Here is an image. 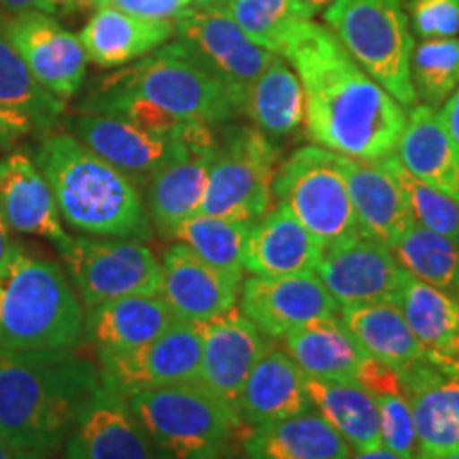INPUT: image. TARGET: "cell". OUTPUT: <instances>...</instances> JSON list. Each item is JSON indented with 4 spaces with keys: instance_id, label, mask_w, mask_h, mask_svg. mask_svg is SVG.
Instances as JSON below:
<instances>
[{
    "instance_id": "cell-1",
    "label": "cell",
    "mask_w": 459,
    "mask_h": 459,
    "mask_svg": "<svg viewBox=\"0 0 459 459\" xmlns=\"http://www.w3.org/2000/svg\"><path fill=\"white\" fill-rule=\"evenodd\" d=\"M304 91V132L338 156L381 162L394 156L406 108L344 49L328 26L304 20L283 54Z\"/></svg>"
},
{
    "instance_id": "cell-2",
    "label": "cell",
    "mask_w": 459,
    "mask_h": 459,
    "mask_svg": "<svg viewBox=\"0 0 459 459\" xmlns=\"http://www.w3.org/2000/svg\"><path fill=\"white\" fill-rule=\"evenodd\" d=\"M100 385L99 366L74 349H0V436L15 451L49 457Z\"/></svg>"
},
{
    "instance_id": "cell-3",
    "label": "cell",
    "mask_w": 459,
    "mask_h": 459,
    "mask_svg": "<svg viewBox=\"0 0 459 459\" xmlns=\"http://www.w3.org/2000/svg\"><path fill=\"white\" fill-rule=\"evenodd\" d=\"M34 162L49 183L62 223L88 237H152V220L141 189L71 132L45 136Z\"/></svg>"
},
{
    "instance_id": "cell-4",
    "label": "cell",
    "mask_w": 459,
    "mask_h": 459,
    "mask_svg": "<svg viewBox=\"0 0 459 459\" xmlns=\"http://www.w3.org/2000/svg\"><path fill=\"white\" fill-rule=\"evenodd\" d=\"M85 341V308L65 268L15 245L0 266V349L57 351Z\"/></svg>"
},
{
    "instance_id": "cell-5",
    "label": "cell",
    "mask_w": 459,
    "mask_h": 459,
    "mask_svg": "<svg viewBox=\"0 0 459 459\" xmlns=\"http://www.w3.org/2000/svg\"><path fill=\"white\" fill-rule=\"evenodd\" d=\"M128 406L145 432L156 459H221L247 434L228 402L198 381L128 395Z\"/></svg>"
},
{
    "instance_id": "cell-6",
    "label": "cell",
    "mask_w": 459,
    "mask_h": 459,
    "mask_svg": "<svg viewBox=\"0 0 459 459\" xmlns=\"http://www.w3.org/2000/svg\"><path fill=\"white\" fill-rule=\"evenodd\" d=\"M96 88L124 91L175 115L181 122L226 126L238 117V105L220 79L213 77L181 48L170 43L152 51L136 65L119 68Z\"/></svg>"
},
{
    "instance_id": "cell-7",
    "label": "cell",
    "mask_w": 459,
    "mask_h": 459,
    "mask_svg": "<svg viewBox=\"0 0 459 459\" xmlns=\"http://www.w3.org/2000/svg\"><path fill=\"white\" fill-rule=\"evenodd\" d=\"M324 20L353 60L406 111L417 105L409 0H336L324 9Z\"/></svg>"
},
{
    "instance_id": "cell-8",
    "label": "cell",
    "mask_w": 459,
    "mask_h": 459,
    "mask_svg": "<svg viewBox=\"0 0 459 459\" xmlns=\"http://www.w3.org/2000/svg\"><path fill=\"white\" fill-rule=\"evenodd\" d=\"M273 196L324 249L361 234L338 153L328 149H296L274 175Z\"/></svg>"
},
{
    "instance_id": "cell-9",
    "label": "cell",
    "mask_w": 459,
    "mask_h": 459,
    "mask_svg": "<svg viewBox=\"0 0 459 459\" xmlns=\"http://www.w3.org/2000/svg\"><path fill=\"white\" fill-rule=\"evenodd\" d=\"M279 149L255 126H226L217 136L203 204L198 213L257 221L273 206Z\"/></svg>"
},
{
    "instance_id": "cell-10",
    "label": "cell",
    "mask_w": 459,
    "mask_h": 459,
    "mask_svg": "<svg viewBox=\"0 0 459 459\" xmlns=\"http://www.w3.org/2000/svg\"><path fill=\"white\" fill-rule=\"evenodd\" d=\"M56 249L83 308L160 291V260L143 240L77 234Z\"/></svg>"
},
{
    "instance_id": "cell-11",
    "label": "cell",
    "mask_w": 459,
    "mask_h": 459,
    "mask_svg": "<svg viewBox=\"0 0 459 459\" xmlns=\"http://www.w3.org/2000/svg\"><path fill=\"white\" fill-rule=\"evenodd\" d=\"M172 22L177 43L220 79L238 105V111H243L247 91L271 65L273 51L251 41L223 9L189 4Z\"/></svg>"
},
{
    "instance_id": "cell-12",
    "label": "cell",
    "mask_w": 459,
    "mask_h": 459,
    "mask_svg": "<svg viewBox=\"0 0 459 459\" xmlns=\"http://www.w3.org/2000/svg\"><path fill=\"white\" fill-rule=\"evenodd\" d=\"M203 353L200 324L175 321L164 334L124 353H99L102 383L128 398L149 389L196 381Z\"/></svg>"
},
{
    "instance_id": "cell-13",
    "label": "cell",
    "mask_w": 459,
    "mask_h": 459,
    "mask_svg": "<svg viewBox=\"0 0 459 459\" xmlns=\"http://www.w3.org/2000/svg\"><path fill=\"white\" fill-rule=\"evenodd\" d=\"M68 128L74 139H79L96 156L122 170L141 189L147 187L149 179L164 164H169L187 145V141L200 128H204V124H194L181 136H164L143 130L113 115L82 111L71 117Z\"/></svg>"
},
{
    "instance_id": "cell-14",
    "label": "cell",
    "mask_w": 459,
    "mask_h": 459,
    "mask_svg": "<svg viewBox=\"0 0 459 459\" xmlns=\"http://www.w3.org/2000/svg\"><path fill=\"white\" fill-rule=\"evenodd\" d=\"M315 274L341 308L353 304L394 302L406 273L395 260L392 247L358 234L325 247Z\"/></svg>"
},
{
    "instance_id": "cell-15",
    "label": "cell",
    "mask_w": 459,
    "mask_h": 459,
    "mask_svg": "<svg viewBox=\"0 0 459 459\" xmlns=\"http://www.w3.org/2000/svg\"><path fill=\"white\" fill-rule=\"evenodd\" d=\"M238 308L273 341H283L311 321L338 315L336 300L315 273L245 279Z\"/></svg>"
},
{
    "instance_id": "cell-16",
    "label": "cell",
    "mask_w": 459,
    "mask_h": 459,
    "mask_svg": "<svg viewBox=\"0 0 459 459\" xmlns=\"http://www.w3.org/2000/svg\"><path fill=\"white\" fill-rule=\"evenodd\" d=\"M7 34L37 82L60 100L82 90L88 54L82 39L41 11H24L4 17Z\"/></svg>"
},
{
    "instance_id": "cell-17",
    "label": "cell",
    "mask_w": 459,
    "mask_h": 459,
    "mask_svg": "<svg viewBox=\"0 0 459 459\" xmlns=\"http://www.w3.org/2000/svg\"><path fill=\"white\" fill-rule=\"evenodd\" d=\"M243 279L211 266L183 243H172L160 257L162 300L179 321L206 324L238 307Z\"/></svg>"
},
{
    "instance_id": "cell-18",
    "label": "cell",
    "mask_w": 459,
    "mask_h": 459,
    "mask_svg": "<svg viewBox=\"0 0 459 459\" xmlns=\"http://www.w3.org/2000/svg\"><path fill=\"white\" fill-rule=\"evenodd\" d=\"M215 152V128L204 126L149 179L145 187L149 220L164 238H172L175 230L200 211Z\"/></svg>"
},
{
    "instance_id": "cell-19",
    "label": "cell",
    "mask_w": 459,
    "mask_h": 459,
    "mask_svg": "<svg viewBox=\"0 0 459 459\" xmlns=\"http://www.w3.org/2000/svg\"><path fill=\"white\" fill-rule=\"evenodd\" d=\"M203 353L196 381L238 412V398L268 338L240 308L200 324Z\"/></svg>"
},
{
    "instance_id": "cell-20",
    "label": "cell",
    "mask_w": 459,
    "mask_h": 459,
    "mask_svg": "<svg viewBox=\"0 0 459 459\" xmlns=\"http://www.w3.org/2000/svg\"><path fill=\"white\" fill-rule=\"evenodd\" d=\"M65 459H156L128 400L102 383L65 438Z\"/></svg>"
},
{
    "instance_id": "cell-21",
    "label": "cell",
    "mask_w": 459,
    "mask_h": 459,
    "mask_svg": "<svg viewBox=\"0 0 459 459\" xmlns=\"http://www.w3.org/2000/svg\"><path fill=\"white\" fill-rule=\"evenodd\" d=\"M400 378L415 419V459L459 451V378L428 359L400 372Z\"/></svg>"
},
{
    "instance_id": "cell-22",
    "label": "cell",
    "mask_w": 459,
    "mask_h": 459,
    "mask_svg": "<svg viewBox=\"0 0 459 459\" xmlns=\"http://www.w3.org/2000/svg\"><path fill=\"white\" fill-rule=\"evenodd\" d=\"M311 409L307 375L290 358V353L271 338L240 392V419L247 429H251Z\"/></svg>"
},
{
    "instance_id": "cell-23",
    "label": "cell",
    "mask_w": 459,
    "mask_h": 459,
    "mask_svg": "<svg viewBox=\"0 0 459 459\" xmlns=\"http://www.w3.org/2000/svg\"><path fill=\"white\" fill-rule=\"evenodd\" d=\"M0 211L13 232L48 238L56 247L71 237L62 226L48 179L26 152L0 160Z\"/></svg>"
},
{
    "instance_id": "cell-24",
    "label": "cell",
    "mask_w": 459,
    "mask_h": 459,
    "mask_svg": "<svg viewBox=\"0 0 459 459\" xmlns=\"http://www.w3.org/2000/svg\"><path fill=\"white\" fill-rule=\"evenodd\" d=\"M324 247L283 204L271 206L254 221L245 243V273L251 277H287L315 273Z\"/></svg>"
},
{
    "instance_id": "cell-25",
    "label": "cell",
    "mask_w": 459,
    "mask_h": 459,
    "mask_svg": "<svg viewBox=\"0 0 459 459\" xmlns=\"http://www.w3.org/2000/svg\"><path fill=\"white\" fill-rule=\"evenodd\" d=\"M175 313L160 294H132L85 308V341L96 353H124L164 334Z\"/></svg>"
},
{
    "instance_id": "cell-26",
    "label": "cell",
    "mask_w": 459,
    "mask_h": 459,
    "mask_svg": "<svg viewBox=\"0 0 459 459\" xmlns=\"http://www.w3.org/2000/svg\"><path fill=\"white\" fill-rule=\"evenodd\" d=\"M394 156L419 181L459 203V145L436 108L417 102L406 111V126Z\"/></svg>"
},
{
    "instance_id": "cell-27",
    "label": "cell",
    "mask_w": 459,
    "mask_h": 459,
    "mask_svg": "<svg viewBox=\"0 0 459 459\" xmlns=\"http://www.w3.org/2000/svg\"><path fill=\"white\" fill-rule=\"evenodd\" d=\"M361 234L392 247L412 223L398 183L381 162L338 156Z\"/></svg>"
},
{
    "instance_id": "cell-28",
    "label": "cell",
    "mask_w": 459,
    "mask_h": 459,
    "mask_svg": "<svg viewBox=\"0 0 459 459\" xmlns=\"http://www.w3.org/2000/svg\"><path fill=\"white\" fill-rule=\"evenodd\" d=\"M281 347L307 377L361 383L370 355L359 347L341 317H324L287 334Z\"/></svg>"
},
{
    "instance_id": "cell-29",
    "label": "cell",
    "mask_w": 459,
    "mask_h": 459,
    "mask_svg": "<svg viewBox=\"0 0 459 459\" xmlns=\"http://www.w3.org/2000/svg\"><path fill=\"white\" fill-rule=\"evenodd\" d=\"M247 459H349L351 446L317 411L247 429Z\"/></svg>"
},
{
    "instance_id": "cell-30",
    "label": "cell",
    "mask_w": 459,
    "mask_h": 459,
    "mask_svg": "<svg viewBox=\"0 0 459 459\" xmlns=\"http://www.w3.org/2000/svg\"><path fill=\"white\" fill-rule=\"evenodd\" d=\"M175 34L172 20H145L119 9L96 7L82 30V43L88 60L115 68L141 60Z\"/></svg>"
},
{
    "instance_id": "cell-31",
    "label": "cell",
    "mask_w": 459,
    "mask_h": 459,
    "mask_svg": "<svg viewBox=\"0 0 459 459\" xmlns=\"http://www.w3.org/2000/svg\"><path fill=\"white\" fill-rule=\"evenodd\" d=\"M406 273V271H404ZM429 364L459 353V300L406 273L394 300Z\"/></svg>"
},
{
    "instance_id": "cell-32",
    "label": "cell",
    "mask_w": 459,
    "mask_h": 459,
    "mask_svg": "<svg viewBox=\"0 0 459 459\" xmlns=\"http://www.w3.org/2000/svg\"><path fill=\"white\" fill-rule=\"evenodd\" d=\"M338 317L370 358L404 372L428 359L404 315L394 302L353 304L338 308Z\"/></svg>"
},
{
    "instance_id": "cell-33",
    "label": "cell",
    "mask_w": 459,
    "mask_h": 459,
    "mask_svg": "<svg viewBox=\"0 0 459 459\" xmlns=\"http://www.w3.org/2000/svg\"><path fill=\"white\" fill-rule=\"evenodd\" d=\"M313 409L347 440L351 451L381 445L375 394L358 381L307 377Z\"/></svg>"
},
{
    "instance_id": "cell-34",
    "label": "cell",
    "mask_w": 459,
    "mask_h": 459,
    "mask_svg": "<svg viewBox=\"0 0 459 459\" xmlns=\"http://www.w3.org/2000/svg\"><path fill=\"white\" fill-rule=\"evenodd\" d=\"M264 134L291 136L304 128V91L294 68L274 54L271 65L247 91L243 111Z\"/></svg>"
},
{
    "instance_id": "cell-35",
    "label": "cell",
    "mask_w": 459,
    "mask_h": 459,
    "mask_svg": "<svg viewBox=\"0 0 459 459\" xmlns=\"http://www.w3.org/2000/svg\"><path fill=\"white\" fill-rule=\"evenodd\" d=\"M0 107L26 115L37 130H51L65 113V100L45 90L11 43L0 15Z\"/></svg>"
},
{
    "instance_id": "cell-36",
    "label": "cell",
    "mask_w": 459,
    "mask_h": 459,
    "mask_svg": "<svg viewBox=\"0 0 459 459\" xmlns=\"http://www.w3.org/2000/svg\"><path fill=\"white\" fill-rule=\"evenodd\" d=\"M392 251L406 273L459 300V240L412 223Z\"/></svg>"
},
{
    "instance_id": "cell-37",
    "label": "cell",
    "mask_w": 459,
    "mask_h": 459,
    "mask_svg": "<svg viewBox=\"0 0 459 459\" xmlns=\"http://www.w3.org/2000/svg\"><path fill=\"white\" fill-rule=\"evenodd\" d=\"M254 223L196 213L175 230L170 240L183 243L211 266L243 279L245 243Z\"/></svg>"
},
{
    "instance_id": "cell-38",
    "label": "cell",
    "mask_w": 459,
    "mask_h": 459,
    "mask_svg": "<svg viewBox=\"0 0 459 459\" xmlns=\"http://www.w3.org/2000/svg\"><path fill=\"white\" fill-rule=\"evenodd\" d=\"M223 11L251 41L279 56L298 26L304 20H313V13L300 0H232Z\"/></svg>"
},
{
    "instance_id": "cell-39",
    "label": "cell",
    "mask_w": 459,
    "mask_h": 459,
    "mask_svg": "<svg viewBox=\"0 0 459 459\" xmlns=\"http://www.w3.org/2000/svg\"><path fill=\"white\" fill-rule=\"evenodd\" d=\"M411 79L419 105L438 111L459 85V39H428L415 45Z\"/></svg>"
},
{
    "instance_id": "cell-40",
    "label": "cell",
    "mask_w": 459,
    "mask_h": 459,
    "mask_svg": "<svg viewBox=\"0 0 459 459\" xmlns=\"http://www.w3.org/2000/svg\"><path fill=\"white\" fill-rule=\"evenodd\" d=\"M381 164L385 166V170L400 186L406 204H409L412 221L417 226L459 240V203L446 196V194L438 192L436 187L428 186V183L419 181L417 177H412L395 156L381 160Z\"/></svg>"
},
{
    "instance_id": "cell-41",
    "label": "cell",
    "mask_w": 459,
    "mask_h": 459,
    "mask_svg": "<svg viewBox=\"0 0 459 459\" xmlns=\"http://www.w3.org/2000/svg\"><path fill=\"white\" fill-rule=\"evenodd\" d=\"M381 445L402 457L415 459L417 434L411 402L404 392L377 394Z\"/></svg>"
},
{
    "instance_id": "cell-42",
    "label": "cell",
    "mask_w": 459,
    "mask_h": 459,
    "mask_svg": "<svg viewBox=\"0 0 459 459\" xmlns=\"http://www.w3.org/2000/svg\"><path fill=\"white\" fill-rule=\"evenodd\" d=\"M411 30L421 41L459 34V0H409Z\"/></svg>"
},
{
    "instance_id": "cell-43",
    "label": "cell",
    "mask_w": 459,
    "mask_h": 459,
    "mask_svg": "<svg viewBox=\"0 0 459 459\" xmlns=\"http://www.w3.org/2000/svg\"><path fill=\"white\" fill-rule=\"evenodd\" d=\"M91 4L119 9L145 20H175L183 9L189 7L186 0H91Z\"/></svg>"
},
{
    "instance_id": "cell-44",
    "label": "cell",
    "mask_w": 459,
    "mask_h": 459,
    "mask_svg": "<svg viewBox=\"0 0 459 459\" xmlns=\"http://www.w3.org/2000/svg\"><path fill=\"white\" fill-rule=\"evenodd\" d=\"M34 130L37 128H34V124L26 115L0 107V149L15 145L22 136L30 134Z\"/></svg>"
},
{
    "instance_id": "cell-45",
    "label": "cell",
    "mask_w": 459,
    "mask_h": 459,
    "mask_svg": "<svg viewBox=\"0 0 459 459\" xmlns=\"http://www.w3.org/2000/svg\"><path fill=\"white\" fill-rule=\"evenodd\" d=\"M66 0H0V7L24 13V11H41V13H54L65 4Z\"/></svg>"
},
{
    "instance_id": "cell-46",
    "label": "cell",
    "mask_w": 459,
    "mask_h": 459,
    "mask_svg": "<svg viewBox=\"0 0 459 459\" xmlns=\"http://www.w3.org/2000/svg\"><path fill=\"white\" fill-rule=\"evenodd\" d=\"M440 119H443L445 128L449 130V134L453 136V141L459 145V85L457 90L446 99L443 107L438 108Z\"/></svg>"
},
{
    "instance_id": "cell-47",
    "label": "cell",
    "mask_w": 459,
    "mask_h": 459,
    "mask_svg": "<svg viewBox=\"0 0 459 459\" xmlns=\"http://www.w3.org/2000/svg\"><path fill=\"white\" fill-rule=\"evenodd\" d=\"M15 245H17L15 240L11 238V228H9V223L4 221L3 211H0V266H3V264L9 260L11 254H13Z\"/></svg>"
},
{
    "instance_id": "cell-48",
    "label": "cell",
    "mask_w": 459,
    "mask_h": 459,
    "mask_svg": "<svg viewBox=\"0 0 459 459\" xmlns=\"http://www.w3.org/2000/svg\"><path fill=\"white\" fill-rule=\"evenodd\" d=\"M349 459H409V457H402V455H398V453L389 451L387 446L378 445V446H372V449L351 451Z\"/></svg>"
},
{
    "instance_id": "cell-49",
    "label": "cell",
    "mask_w": 459,
    "mask_h": 459,
    "mask_svg": "<svg viewBox=\"0 0 459 459\" xmlns=\"http://www.w3.org/2000/svg\"><path fill=\"white\" fill-rule=\"evenodd\" d=\"M434 366H436V368H440L443 372H446V375L459 378V353L455 355V358H451V359L436 361Z\"/></svg>"
},
{
    "instance_id": "cell-50",
    "label": "cell",
    "mask_w": 459,
    "mask_h": 459,
    "mask_svg": "<svg viewBox=\"0 0 459 459\" xmlns=\"http://www.w3.org/2000/svg\"><path fill=\"white\" fill-rule=\"evenodd\" d=\"M300 3L315 15V13H317V11L328 9L332 3H336V0H300Z\"/></svg>"
},
{
    "instance_id": "cell-51",
    "label": "cell",
    "mask_w": 459,
    "mask_h": 459,
    "mask_svg": "<svg viewBox=\"0 0 459 459\" xmlns=\"http://www.w3.org/2000/svg\"><path fill=\"white\" fill-rule=\"evenodd\" d=\"M232 0H194L192 7H211V9H223Z\"/></svg>"
},
{
    "instance_id": "cell-52",
    "label": "cell",
    "mask_w": 459,
    "mask_h": 459,
    "mask_svg": "<svg viewBox=\"0 0 459 459\" xmlns=\"http://www.w3.org/2000/svg\"><path fill=\"white\" fill-rule=\"evenodd\" d=\"M13 457H15V449L3 438V436H0V459H13Z\"/></svg>"
},
{
    "instance_id": "cell-53",
    "label": "cell",
    "mask_w": 459,
    "mask_h": 459,
    "mask_svg": "<svg viewBox=\"0 0 459 459\" xmlns=\"http://www.w3.org/2000/svg\"><path fill=\"white\" fill-rule=\"evenodd\" d=\"M13 459H48V457L39 455V453H32V451H15Z\"/></svg>"
},
{
    "instance_id": "cell-54",
    "label": "cell",
    "mask_w": 459,
    "mask_h": 459,
    "mask_svg": "<svg viewBox=\"0 0 459 459\" xmlns=\"http://www.w3.org/2000/svg\"><path fill=\"white\" fill-rule=\"evenodd\" d=\"M428 459H459V451L446 453V455H438V457H428Z\"/></svg>"
},
{
    "instance_id": "cell-55",
    "label": "cell",
    "mask_w": 459,
    "mask_h": 459,
    "mask_svg": "<svg viewBox=\"0 0 459 459\" xmlns=\"http://www.w3.org/2000/svg\"><path fill=\"white\" fill-rule=\"evenodd\" d=\"M221 459H238V457H234V455H230V457H221Z\"/></svg>"
},
{
    "instance_id": "cell-56",
    "label": "cell",
    "mask_w": 459,
    "mask_h": 459,
    "mask_svg": "<svg viewBox=\"0 0 459 459\" xmlns=\"http://www.w3.org/2000/svg\"><path fill=\"white\" fill-rule=\"evenodd\" d=\"M186 3H189V4H192V3H194V0H186Z\"/></svg>"
}]
</instances>
